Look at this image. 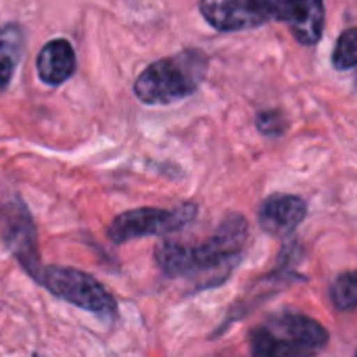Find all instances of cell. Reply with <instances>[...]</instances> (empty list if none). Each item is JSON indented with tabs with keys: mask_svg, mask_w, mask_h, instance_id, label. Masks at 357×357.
Segmentation results:
<instances>
[{
	"mask_svg": "<svg viewBox=\"0 0 357 357\" xmlns=\"http://www.w3.org/2000/svg\"><path fill=\"white\" fill-rule=\"evenodd\" d=\"M247 220L230 213L220 224L218 232L203 245L188 247L163 241L155 249V261L167 276H188L197 272L228 274L241 259L247 241Z\"/></svg>",
	"mask_w": 357,
	"mask_h": 357,
	"instance_id": "obj_1",
	"label": "cell"
},
{
	"mask_svg": "<svg viewBox=\"0 0 357 357\" xmlns=\"http://www.w3.org/2000/svg\"><path fill=\"white\" fill-rule=\"evenodd\" d=\"M207 73V56L201 50H184L176 56L151 63L134 82V94L144 105H174L190 96Z\"/></svg>",
	"mask_w": 357,
	"mask_h": 357,
	"instance_id": "obj_2",
	"label": "cell"
},
{
	"mask_svg": "<svg viewBox=\"0 0 357 357\" xmlns=\"http://www.w3.org/2000/svg\"><path fill=\"white\" fill-rule=\"evenodd\" d=\"M328 343V331L301 314H278L251 331L249 347L257 357H305Z\"/></svg>",
	"mask_w": 357,
	"mask_h": 357,
	"instance_id": "obj_3",
	"label": "cell"
},
{
	"mask_svg": "<svg viewBox=\"0 0 357 357\" xmlns=\"http://www.w3.org/2000/svg\"><path fill=\"white\" fill-rule=\"evenodd\" d=\"M33 280L52 297L86 310L105 322H113L117 318V303L113 295L88 272L67 266H40Z\"/></svg>",
	"mask_w": 357,
	"mask_h": 357,
	"instance_id": "obj_4",
	"label": "cell"
},
{
	"mask_svg": "<svg viewBox=\"0 0 357 357\" xmlns=\"http://www.w3.org/2000/svg\"><path fill=\"white\" fill-rule=\"evenodd\" d=\"M197 218V205L184 203L176 209H157V207H140L132 211L119 213L107 228V236L111 243L121 245L142 236H165L182 230Z\"/></svg>",
	"mask_w": 357,
	"mask_h": 357,
	"instance_id": "obj_5",
	"label": "cell"
},
{
	"mask_svg": "<svg viewBox=\"0 0 357 357\" xmlns=\"http://www.w3.org/2000/svg\"><path fill=\"white\" fill-rule=\"evenodd\" d=\"M0 222H2V238L8 247V251L17 257L21 268L33 278V274L40 270V253H38V238H36V226L27 211V207L15 197L0 209Z\"/></svg>",
	"mask_w": 357,
	"mask_h": 357,
	"instance_id": "obj_6",
	"label": "cell"
},
{
	"mask_svg": "<svg viewBox=\"0 0 357 357\" xmlns=\"http://www.w3.org/2000/svg\"><path fill=\"white\" fill-rule=\"evenodd\" d=\"M199 8L218 31L253 29L272 19L270 0H201Z\"/></svg>",
	"mask_w": 357,
	"mask_h": 357,
	"instance_id": "obj_7",
	"label": "cell"
},
{
	"mask_svg": "<svg viewBox=\"0 0 357 357\" xmlns=\"http://www.w3.org/2000/svg\"><path fill=\"white\" fill-rule=\"evenodd\" d=\"M272 19L284 21L293 36L305 44L314 46L324 31V2L322 0H270Z\"/></svg>",
	"mask_w": 357,
	"mask_h": 357,
	"instance_id": "obj_8",
	"label": "cell"
},
{
	"mask_svg": "<svg viewBox=\"0 0 357 357\" xmlns=\"http://www.w3.org/2000/svg\"><path fill=\"white\" fill-rule=\"evenodd\" d=\"M307 215V205L295 195H274L268 197L257 213L261 230L274 236L291 234Z\"/></svg>",
	"mask_w": 357,
	"mask_h": 357,
	"instance_id": "obj_9",
	"label": "cell"
},
{
	"mask_svg": "<svg viewBox=\"0 0 357 357\" xmlns=\"http://www.w3.org/2000/svg\"><path fill=\"white\" fill-rule=\"evenodd\" d=\"M77 67L75 50L65 38H54L42 46L36 59L38 75L48 86H61L65 84Z\"/></svg>",
	"mask_w": 357,
	"mask_h": 357,
	"instance_id": "obj_10",
	"label": "cell"
},
{
	"mask_svg": "<svg viewBox=\"0 0 357 357\" xmlns=\"http://www.w3.org/2000/svg\"><path fill=\"white\" fill-rule=\"evenodd\" d=\"M25 31L19 23H4L0 27V92H4L13 79V73L23 56Z\"/></svg>",
	"mask_w": 357,
	"mask_h": 357,
	"instance_id": "obj_11",
	"label": "cell"
},
{
	"mask_svg": "<svg viewBox=\"0 0 357 357\" xmlns=\"http://www.w3.org/2000/svg\"><path fill=\"white\" fill-rule=\"evenodd\" d=\"M331 301L337 310H357V272L341 274L331 287Z\"/></svg>",
	"mask_w": 357,
	"mask_h": 357,
	"instance_id": "obj_12",
	"label": "cell"
},
{
	"mask_svg": "<svg viewBox=\"0 0 357 357\" xmlns=\"http://www.w3.org/2000/svg\"><path fill=\"white\" fill-rule=\"evenodd\" d=\"M333 65L341 71L354 69L357 65V27H349L339 36L333 52Z\"/></svg>",
	"mask_w": 357,
	"mask_h": 357,
	"instance_id": "obj_13",
	"label": "cell"
},
{
	"mask_svg": "<svg viewBox=\"0 0 357 357\" xmlns=\"http://www.w3.org/2000/svg\"><path fill=\"white\" fill-rule=\"evenodd\" d=\"M257 128L266 136H280L287 130V121L278 111H261L257 115Z\"/></svg>",
	"mask_w": 357,
	"mask_h": 357,
	"instance_id": "obj_14",
	"label": "cell"
},
{
	"mask_svg": "<svg viewBox=\"0 0 357 357\" xmlns=\"http://www.w3.org/2000/svg\"><path fill=\"white\" fill-rule=\"evenodd\" d=\"M356 90H357V77H356Z\"/></svg>",
	"mask_w": 357,
	"mask_h": 357,
	"instance_id": "obj_15",
	"label": "cell"
}]
</instances>
